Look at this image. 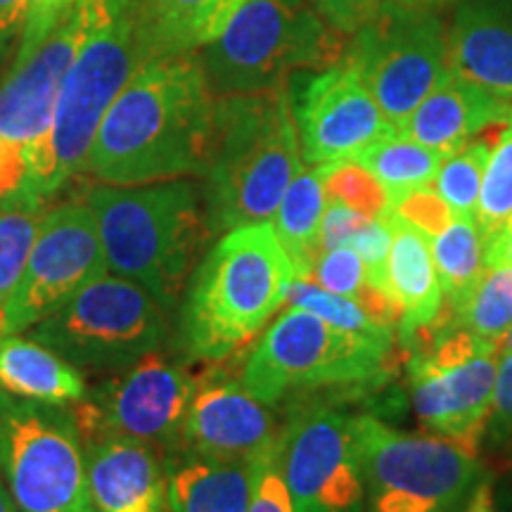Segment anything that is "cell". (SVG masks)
Returning a JSON list of instances; mask_svg holds the SVG:
<instances>
[{
	"instance_id": "obj_1",
	"label": "cell",
	"mask_w": 512,
	"mask_h": 512,
	"mask_svg": "<svg viewBox=\"0 0 512 512\" xmlns=\"http://www.w3.org/2000/svg\"><path fill=\"white\" fill-rule=\"evenodd\" d=\"M214 121L216 95L197 53L152 57L107 110L83 174L110 185L204 176Z\"/></svg>"
},
{
	"instance_id": "obj_2",
	"label": "cell",
	"mask_w": 512,
	"mask_h": 512,
	"mask_svg": "<svg viewBox=\"0 0 512 512\" xmlns=\"http://www.w3.org/2000/svg\"><path fill=\"white\" fill-rule=\"evenodd\" d=\"M83 202L98 223L107 271L140 285L174 311L211 235L200 185L190 178L98 183Z\"/></svg>"
},
{
	"instance_id": "obj_3",
	"label": "cell",
	"mask_w": 512,
	"mask_h": 512,
	"mask_svg": "<svg viewBox=\"0 0 512 512\" xmlns=\"http://www.w3.org/2000/svg\"><path fill=\"white\" fill-rule=\"evenodd\" d=\"M294 280V266L271 221L226 230L185 287V354L223 361L245 347L283 309Z\"/></svg>"
},
{
	"instance_id": "obj_4",
	"label": "cell",
	"mask_w": 512,
	"mask_h": 512,
	"mask_svg": "<svg viewBox=\"0 0 512 512\" xmlns=\"http://www.w3.org/2000/svg\"><path fill=\"white\" fill-rule=\"evenodd\" d=\"M290 88L216 98L214 140L204 171L211 233L271 221L304 169Z\"/></svg>"
},
{
	"instance_id": "obj_5",
	"label": "cell",
	"mask_w": 512,
	"mask_h": 512,
	"mask_svg": "<svg viewBox=\"0 0 512 512\" xmlns=\"http://www.w3.org/2000/svg\"><path fill=\"white\" fill-rule=\"evenodd\" d=\"M138 5L114 8L88 36L69 67L53 126L29 155L27 181L19 192L27 200L48 204L74 176L83 174L107 110L140 64L147 62L136 31Z\"/></svg>"
},
{
	"instance_id": "obj_6",
	"label": "cell",
	"mask_w": 512,
	"mask_h": 512,
	"mask_svg": "<svg viewBox=\"0 0 512 512\" xmlns=\"http://www.w3.org/2000/svg\"><path fill=\"white\" fill-rule=\"evenodd\" d=\"M349 38L311 0H245L197 57L216 98L254 95L285 86L297 72L342 62Z\"/></svg>"
},
{
	"instance_id": "obj_7",
	"label": "cell",
	"mask_w": 512,
	"mask_h": 512,
	"mask_svg": "<svg viewBox=\"0 0 512 512\" xmlns=\"http://www.w3.org/2000/svg\"><path fill=\"white\" fill-rule=\"evenodd\" d=\"M166 316L150 292L107 271L22 335L46 344L81 373H119L162 349Z\"/></svg>"
},
{
	"instance_id": "obj_8",
	"label": "cell",
	"mask_w": 512,
	"mask_h": 512,
	"mask_svg": "<svg viewBox=\"0 0 512 512\" xmlns=\"http://www.w3.org/2000/svg\"><path fill=\"white\" fill-rule=\"evenodd\" d=\"M392 342L339 330L290 306L256 342L240 380L249 394L273 406L292 394L373 380L384 370Z\"/></svg>"
},
{
	"instance_id": "obj_9",
	"label": "cell",
	"mask_w": 512,
	"mask_h": 512,
	"mask_svg": "<svg viewBox=\"0 0 512 512\" xmlns=\"http://www.w3.org/2000/svg\"><path fill=\"white\" fill-rule=\"evenodd\" d=\"M0 479L19 512L93 508L74 408L22 399L0 387Z\"/></svg>"
},
{
	"instance_id": "obj_10",
	"label": "cell",
	"mask_w": 512,
	"mask_h": 512,
	"mask_svg": "<svg viewBox=\"0 0 512 512\" xmlns=\"http://www.w3.org/2000/svg\"><path fill=\"white\" fill-rule=\"evenodd\" d=\"M140 0H79L46 41L12 57L0 76V202L22 192L31 150L53 126L64 76L114 8Z\"/></svg>"
},
{
	"instance_id": "obj_11",
	"label": "cell",
	"mask_w": 512,
	"mask_h": 512,
	"mask_svg": "<svg viewBox=\"0 0 512 512\" xmlns=\"http://www.w3.org/2000/svg\"><path fill=\"white\" fill-rule=\"evenodd\" d=\"M366 512H453L479 475L477 451L437 434H408L354 415Z\"/></svg>"
},
{
	"instance_id": "obj_12",
	"label": "cell",
	"mask_w": 512,
	"mask_h": 512,
	"mask_svg": "<svg viewBox=\"0 0 512 512\" xmlns=\"http://www.w3.org/2000/svg\"><path fill=\"white\" fill-rule=\"evenodd\" d=\"M344 62L356 69L389 124L399 128L451 76L448 31L437 10L382 0L375 15L351 34Z\"/></svg>"
},
{
	"instance_id": "obj_13",
	"label": "cell",
	"mask_w": 512,
	"mask_h": 512,
	"mask_svg": "<svg viewBox=\"0 0 512 512\" xmlns=\"http://www.w3.org/2000/svg\"><path fill=\"white\" fill-rule=\"evenodd\" d=\"M197 377L188 363L152 351L119 373H112L86 399L74 403L83 441L126 439L155 448L159 458L181 448Z\"/></svg>"
},
{
	"instance_id": "obj_14",
	"label": "cell",
	"mask_w": 512,
	"mask_h": 512,
	"mask_svg": "<svg viewBox=\"0 0 512 512\" xmlns=\"http://www.w3.org/2000/svg\"><path fill=\"white\" fill-rule=\"evenodd\" d=\"M107 273L98 223L83 200L46 209L22 278L5 304V332L22 335Z\"/></svg>"
},
{
	"instance_id": "obj_15",
	"label": "cell",
	"mask_w": 512,
	"mask_h": 512,
	"mask_svg": "<svg viewBox=\"0 0 512 512\" xmlns=\"http://www.w3.org/2000/svg\"><path fill=\"white\" fill-rule=\"evenodd\" d=\"M280 465L297 512H366L354 415L304 408L280 432Z\"/></svg>"
},
{
	"instance_id": "obj_16",
	"label": "cell",
	"mask_w": 512,
	"mask_h": 512,
	"mask_svg": "<svg viewBox=\"0 0 512 512\" xmlns=\"http://www.w3.org/2000/svg\"><path fill=\"white\" fill-rule=\"evenodd\" d=\"M498 349L413 351L408 363L413 411L430 434L479 451L489 430L498 377Z\"/></svg>"
},
{
	"instance_id": "obj_17",
	"label": "cell",
	"mask_w": 512,
	"mask_h": 512,
	"mask_svg": "<svg viewBox=\"0 0 512 512\" xmlns=\"http://www.w3.org/2000/svg\"><path fill=\"white\" fill-rule=\"evenodd\" d=\"M292 112L309 166L349 162L396 131L356 69L344 60L306 79L292 95Z\"/></svg>"
},
{
	"instance_id": "obj_18",
	"label": "cell",
	"mask_w": 512,
	"mask_h": 512,
	"mask_svg": "<svg viewBox=\"0 0 512 512\" xmlns=\"http://www.w3.org/2000/svg\"><path fill=\"white\" fill-rule=\"evenodd\" d=\"M278 437V422L268 403L249 394L242 380L219 370L197 377L183 422L181 451L252 463Z\"/></svg>"
},
{
	"instance_id": "obj_19",
	"label": "cell",
	"mask_w": 512,
	"mask_h": 512,
	"mask_svg": "<svg viewBox=\"0 0 512 512\" xmlns=\"http://www.w3.org/2000/svg\"><path fill=\"white\" fill-rule=\"evenodd\" d=\"M83 448L95 512H171L155 448L126 439H91Z\"/></svg>"
},
{
	"instance_id": "obj_20",
	"label": "cell",
	"mask_w": 512,
	"mask_h": 512,
	"mask_svg": "<svg viewBox=\"0 0 512 512\" xmlns=\"http://www.w3.org/2000/svg\"><path fill=\"white\" fill-rule=\"evenodd\" d=\"M451 74L512 105V5L470 0L448 31Z\"/></svg>"
},
{
	"instance_id": "obj_21",
	"label": "cell",
	"mask_w": 512,
	"mask_h": 512,
	"mask_svg": "<svg viewBox=\"0 0 512 512\" xmlns=\"http://www.w3.org/2000/svg\"><path fill=\"white\" fill-rule=\"evenodd\" d=\"M510 112L508 102L451 74L415 107L396 133L448 157L479 133L503 124Z\"/></svg>"
},
{
	"instance_id": "obj_22",
	"label": "cell",
	"mask_w": 512,
	"mask_h": 512,
	"mask_svg": "<svg viewBox=\"0 0 512 512\" xmlns=\"http://www.w3.org/2000/svg\"><path fill=\"white\" fill-rule=\"evenodd\" d=\"M245 0H140L138 43L147 60L200 53L219 38Z\"/></svg>"
},
{
	"instance_id": "obj_23",
	"label": "cell",
	"mask_w": 512,
	"mask_h": 512,
	"mask_svg": "<svg viewBox=\"0 0 512 512\" xmlns=\"http://www.w3.org/2000/svg\"><path fill=\"white\" fill-rule=\"evenodd\" d=\"M171 512H247L252 463L178 451L162 458Z\"/></svg>"
},
{
	"instance_id": "obj_24",
	"label": "cell",
	"mask_w": 512,
	"mask_h": 512,
	"mask_svg": "<svg viewBox=\"0 0 512 512\" xmlns=\"http://www.w3.org/2000/svg\"><path fill=\"white\" fill-rule=\"evenodd\" d=\"M392 249L387 261L389 294L401 309V337L411 342L415 332L430 328L444 306V292L434 266L430 238L387 214Z\"/></svg>"
},
{
	"instance_id": "obj_25",
	"label": "cell",
	"mask_w": 512,
	"mask_h": 512,
	"mask_svg": "<svg viewBox=\"0 0 512 512\" xmlns=\"http://www.w3.org/2000/svg\"><path fill=\"white\" fill-rule=\"evenodd\" d=\"M0 387L22 399L79 403L86 399V375L29 335L0 337Z\"/></svg>"
},
{
	"instance_id": "obj_26",
	"label": "cell",
	"mask_w": 512,
	"mask_h": 512,
	"mask_svg": "<svg viewBox=\"0 0 512 512\" xmlns=\"http://www.w3.org/2000/svg\"><path fill=\"white\" fill-rule=\"evenodd\" d=\"M328 197L323 188L320 166L302 169L273 214V230L290 256L297 280H311L320 254V223Z\"/></svg>"
},
{
	"instance_id": "obj_27",
	"label": "cell",
	"mask_w": 512,
	"mask_h": 512,
	"mask_svg": "<svg viewBox=\"0 0 512 512\" xmlns=\"http://www.w3.org/2000/svg\"><path fill=\"white\" fill-rule=\"evenodd\" d=\"M430 249L444 292V306L432 325L446 328L484 275V242L477 221L453 216L437 238L430 240Z\"/></svg>"
},
{
	"instance_id": "obj_28",
	"label": "cell",
	"mask_w": 512,
	"mask_h": 512,
	"mask_svg": "<svg viewBox=\"0 0 512 512\" xmlns=\"http://www.w3.org/2000/svg\"><path fill=\"white\" fill-rule=\"evenodd\" d=\"M444 159L439 152L394 131L366 147L354 162L366 166L389 195L396 197L401 192L432 185Z\"/></svg>"
},
{
	"instance_id": "obj_29",
	"label": "cell",
	"mask_w": 512,
	"mask_h": 512,
	"mask_svg": "<svg viewBox=\"0 0 512 512\" xmlns=\"http://www.w3.org/2000/svg\"><path fill=\"white\" fill-rule=\"evenodd\" d=\"M498 128H501V124L479 133L477 138H472L470 143L463 145L441 162L434 185H437L441 200L453 211V216L475 219L479 195H482L486 164H489L491 150H494Z\"/></svg>"
},
{
	"instance_id": "obj_30",
	"label": "cell",
	"mask_w": 512,
	"mask_h": 512,
	"mask_svg": "<svg viewBox=\"0 0 512 512\" xmlns=\"http://www.w3.org/2000/svg\"><path fill=\"white\" fill-rule=\"evenodd\" d=\"M448 325L496 344L501 354V342L512 330V266L484 268L482 280Z\"/></svg>"
},
{
	"instance_id": "obj_31",
	"label": "cell",
	"mask_w": 512,
	"mask_h": 512,
	"mask_svg": "<svg viewBox=\"0 0 512 512\" xmlns=\"http://www.w3.org/2000/svg\"><path fill=\"white\" fill-rule=\"evenodd\" d=\"M46 209L48 204L31 202L22 195L0 202V311H5L22 278Z\"/></svg>"
},
{
	"instance_id": "obj_32",
	"label": "cell",
	"mask_w": 512,
	"mask_h": 512,
	"mask_svg": "<svg viewBox=\"0 0 512 512\" xmlns=\"http://www.w3.org/2000/svg\"><path fill=\"white\" fill-rule=\"evenodd\" d=\"M512 219V112L498 128L479 195L475 221L482 242H491Z\"/></svg>"
},
{
	"instance_id": "obj_33",
	"label": "cell",
	"mask_w": 512,
	"mask_h": 512,
	"mask_svg": "<svg viewBox=\"0 0 512 512\" xmlns=\"http://www.w3.org/2000/svg\"><path fill=\"white\" fill-rule=\"evenodd\" d=\"M320 174L328 202L344 204L368 219H384L392 209V195L387 188L354 159L320 166Z\"/></svg>"
},
{
	"instance_id": "obj_34",
	"label": "cell",
	"mask_w": 512,
	"mask_h": 512,
	"mask_svg": "<svg viewBox=\"0 0 512 512\" xmlns=\"http://www.w3.org/2000/svg\"><path fill=\"white\" fill-rule=\"evenodd\" d=\"M287 304L316 313L318 318L328 320L335 328L354 332V335L394 339V332L380 328V325H377L354 299L339 297V294L323 290V287L313 283V280H294L290 294H287Z\"/></svg>"
},
{
	"instance_id": "obj_35",
	"label": "cell",
	"mask_w": 512,
	"mask_h": 512,
	"mask_svg": "<svg viewBox=\"0 0 512 512\" xmlns=\"http://www.w3.org/2000/svg\"><path fill=\"white\" fill-rule=\"evenodd\" d=\"M247 512H297L280 465V437L252 460V498Z\"/></svg>"
},
{
	"instance_id": "obj_36",
	"label": "cell",
	"mask_w": 512,
	"mask_h": 512,
	"mask_svg": "<svg viewBox=\"0 0 512 512\" xmlns=\"http://www.w3.org/2000/svg\"><path fill=\"white\" fill-rule=\"evenodd\" d=\"M389 214L413 226L415 230H420L430 240L437 238L441 230L453 221V211L448 209V204L441 200L439 192L432 190L430 185H422V188H413L392 197Z\"/></svg>"
},
{
	"instance_id": "obj_37",
	"label": "cell",
	"mask_w": 512,
	"mask_h": 512,
	"mask_svg": "<svg viewBox=\"0 0 512 512\" xmlns=\"http://www.w3.org/2000/svg\"><path fill=\"white\" fill-rule=\"evenodd\" d=\"M76 3H79V0H31L27 27L22 31L15 55L29 53L31 48L38 46V43L46 41Z\"/></svg>"
},
{
	"instance_id": "obj_38",
	"label": "cell",
	"mask_w": 512,
	"mask_h": 512,
	"mask_svg": "<svg viewBox=\"0 0 512 512\" xmlns=\"http://www.w3.org/2000/svg\"><path fill=\"white\" fill-rule=\"evenodd\" d=\"M313 8L342 34H356L375 15L382 0H311Z\"/></svg>"
},
{
	"instance_id": "obj_39",
	"label": "cell",
	"mask_w": 512,
	"mask_h": 512,
	"mask_svg": "<svg viewBox=\"0 0 512 512\" xmlns=\"http://www.w3.org/2000/svg\"><path fill=\"white\" fill-rule=\"evenodd\" d=\"M489 432H491V439L512 444V351L503 354L501 363H498Z\"/></svg>"
},
{
	"instance_id": "obj_40",
	"label": "cell",
	"mask_w": 512,
	"mask_h": 512,
	"mask_svg": "<svg viewBox=\"0 0 512 512\" xmlns=\"http://www.w3.org/2000/svg\"><path fill=\"white\" fill-rule=\"evenodd\" d=\"M368 221V216L358 214V211L344 207V204L328 202L323 223H320V252L347 245Z\"/></svg>"
},
{
	"instance_id": "obj_41",
	"label": "cell",
	"mask_w": 512,
	"mask_h": 512,
	"mask_svg": "<svg viewBox=\"0 0 512 512\" xmlns=\"http://www.w3.org/2000/svg\"><path fill=\"white\" fill-rule=\"evenodd\" d=\"M31 0H0V60L10 55L27 27Z\"/></svg>"
},
{
	"instance_id": "obj_42",
	"label": "cell",
	"mask_w": 512,
	"mask_h": 512,
	"mask_svg": "<svg viewBox=\"0 0 512 512\" xmlns=\"http://www.w3.org/2000/svg\"><path fill=\"white\" fill-rule=\"evenodd\" d=\"M512 266V219L494 240L484 245V268Z\"/></svg>"
},
{
	"instance_id": "obj_43",
	"label": "cell",
	"mask_w": 512,
	"mask_h": 512,
	"mask_svg": "<svg viewBox=\"0 0 512 512\" xmlns=\"http://www.w3.org/2000/svg\"><path fill=\"white\" fill-rule=\"evenodd\" d=\"M465 512H498L494 501V486L489 482H479L475 489H472V496L470 501H467Z\"/></svg>"
},
{
	"instance_id": "obj_44",
	"label": "cell",
	"mask_w": 512,
	"mask_h": 512,
	"mask_svg": "<svg viewBox=\"0 0 512 512\" xmlns=\"http://www.w3.org/2000/svg\"><path fill=\"white\" fill-rule=\"evenodd\" d=\"M392 3L406 5V8H418V10H437L444 5L453 3V0H392Z\"/></svg>"
},
{
	"instance_id": "obj_45",
	"label": "cell",
	"mask_w": 512,
	"mask_h": 512,
	"mask_svg": "<svg viewBox=\"0 0 512 512\" xmlns=\"http://www.w3.org/2000/svg\"><path fill=\"white\" fill-rule=\"evenodd\" d=\"M0 512H19L15 498H12L10 489L5 486L3 479H0Z\"/></svg>"
},
{
	"instance_id": "obj_46",
	"label": "cell",
	"mask_w": 512,
	"mask_h": 512,
	"mask_svg": "<svg viewBox=\"0 0 512 512\" xmlns=\"http://www.w3.org/2000/svg\"><path fill=\"white\" fill-rule=\"evenodd\" d=\"M508 351H512V330L505 335V339L501 342V356L508 354Z\"/></svg>"
},
{
	"instance_id": "obj_47",
	"label": "cell",
	"mask_w": 512,
	"mask_h": 512,
	"mask_svg": "<svg viewBox=\"0 0 512 512\" xmlns=\"http://www.w3.org/2000/svg\"><path fill=\"white\" fill-rule=\"evenodd\" d=\"M3 335H8V332H5V316H3V311H0V337Z\"/></svg>"
},
{
	"instance_id": "obj_48",
	"label": "cell",
	"mask_w": 512,
	"mask_h": 512,
	"mask_svg": "<svg viewBox=\"0 0 512 512\" xmlns=\"http://www.w3.org/2000/svg\"><path fill=\"white\" fill-rule=\"evenodd\" d=\"M81 512H95V510H93V508H88V510H81Z\"/></svg>"
}]
</instances>
